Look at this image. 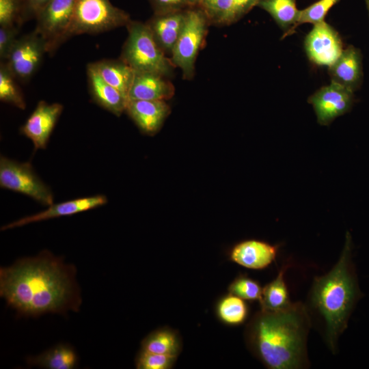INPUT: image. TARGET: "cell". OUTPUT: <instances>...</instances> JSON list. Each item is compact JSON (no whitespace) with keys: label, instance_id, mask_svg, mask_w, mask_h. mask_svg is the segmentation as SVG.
Segmentation results:
<instances>
[{"label":"cell","instance_id":"1","mask_svg":"<svg viewBox=\"0 0 369 369\" xmlns=\"http://www.w3.org/2000/svg\"><path fill=\"white\" fill-rule=\"evenodd\" d=\"M74 268L47 251L0 270V295L18 312L36 316L76 310Z\"/></svg>","mask_w":369,"mask_h":369},{"label":"cell","instance_id":"2","mask_svg":"<svg viewBox=\"0 0 369 369\" xmlns=\"http://www.w3.org/2000/svg\"><path fill=\"white\" fill-rule=\"evenodd\" d=\"M310 326L308 311L302 303H291L276 311L261 310L247 327L246 341L268 368H302L308 364L306 345Z\"/></svg>","mask_w":369,"mask_h":369},{"label":"cell","instance_id":"3","mask_svg":"<svg viewBox=\"0 0 369 369\" xmlns=\"http://www.w3.org/2000/svg\"><path fill=\"white\" fill-rule=\"evenodd\" d=\"M363 296L353 261L352 238L347 232L339 260L328 273L314 279L310 295L312 306L324 320L325 339L333 352Z\"/></svg>","mask_w":369,"mask_h":369},{"label":"cell","instance_id":"4","mask_svg":"<svg viewBox=\"0 0 369 369\" xmlns=\"http://www.w3.org/2000/svg\"><path fill=\"white\" fill-rule=\"evenodd\" d=\"M128 36L120 59L135 72H152L167 77L175 66L157 44L146 23L131 20L126 25Z\"/></svg>","mask_w":369,"mask_h":369},{"label":"cell","instance_id":"5","mask_svg":"<svg viewBox=\"0 0 369 369\" xmlns=\"http://www.w3.org/2000/svg\"><path fill=\"white\" fill-rule=\"evenodd\" d=\"M129 14L109 0H77L64 41L83 33L96 34L127 25Z\"/></svg>","mask_w":369,"mask_h":369},{"label":"cell","instance_id":"6","mask_svg":"<svg viewBox=\"0 0 369 369\" xmlns=\"http://www.w3.org/2000/svg\"><path fill=\"white\" fill-rule=\"evenodd\" d=\"M208 23L200 8L187 10L184 26L171 53L172 62L181 69L186 79H191L194 74L196 57L206 36Z\"/></svg>","mask_w":369,"mask_h":369},{"label":"cell","instance_id":"7","mask_svg":"<svg viewBox=\"0 0 369 369\" xmlns=\"http://www.w3.org/2000/svg\"><path fill=\"white\" fill-rule=\"evenodd\" d=\"M0 186L26 195L44 205L53 204L52 192L35 174L29 163H18L1 156Z\"/></svg>","mask_w":369,"mask_h":369},{"label":"cell","instance_id":"8","mask_svg":"<svg viewBox=\"0 0 369 369\" xmlns=\"http://www.w3.org/2000/svg\"><path fill=\"white\" fill-rule=\"evenodd\" d=\"M77 0H51L36 17L35 31L46 42L52 54L64 42L70 25Z\"/></svg>","mask_w":369,"mask_h":369},{"label":"cell","instance_id":"9","mask_svg":"<svg viewBox=\"0 0 369 369\" xmlns=\"http://www.w3.org/2000/svg\"><path fill=\"white\" fill-rule=\"evenodd\" d=\"M45 53L46 42L34 30L16 40L5 62L16 79L25 81L38 69Z\"/></svg>","mask_w":369,"mask_h":369},{"label":"cell","instance_id":"10","mask_svg":"<svg viewBox=\"0 0 369 369\" xmlns=\"http://www.w3.org/2000/svg\"><path fill=\"white\" fill-rule=\"evenodd\" d=\"M354 92L331 81L310 96L308 102L314 108L318 123L328 126L336 118L348 112L355 101Z\"/></svg>","mask_w":369,"mask_h":369},{"label":"cell","instance_id":"11","mask_svg":"<svg viewBox=\"0 0 369 369\" xmlns=\"http://www.w3.org/2000/svg\"><path fill=\"white\" fill-rule=\"evenodd\" d=\"M305 49L311 62L328 67L337 61L344 50L338 32L325 20L314 25L305 39Z\"/></svg>","mask_w":369,"mask_h":369},{"label":"cell","instance_id":"12","mask_svg":"<svg viewBox=\"0 0 369 369\" xmlns=\"http://www.w3.org/2000/svg\"><path fill=\"white\" fill-rule=\"evenodd\" d=\"M62 110L59 103L49 104L40 100L20 128L21 133L32 141L35 150L46 148Z\"/></svg>","mask_w":369,"mask_h":369},{"label":"cell","instance_id":"13","mask_svg":"<svg viewBox=\"0 0 369 369\" xmlns=\"http://www.w3.org/2000/svg\"><path fill=\"white\" fill-rule=\"evenodd\" d=\"M107 202V199L105 195H96L77 198L59 204H53L49 206V207L46 210L5 225L2 227L1 230L12 229L34 222L74 215L101 206Z\"/></svg>","mask_w":369,"mask_h":369},{"label":"cell","instance_id":"14","mask_svg":"<svg viewBox=\"0 0 369 369\" xmlns=\"http://www.w3.org/2000/svg\"><path fill=\"white\" fill-rule=\"evenodd\" d=\"M279 245L250 239L236 244L230 258L234 262L250 269H263L275 260Z\"/></svg>","mask_w":369,"mask_h":369},{"label":"cell","instance_id":"15","mask_svg":"<svg viewBox=\"0 0 369 369\" xmlns=\"http://www.w3.org/2000/svg\"><path fill=\"white\" fill-rule=\"evenodd\" d=\"M131 119L144 133L153 135L162 126L170 109L165 100H128L126 110Z\"/></svg>","mask_w":369,"mask_h":369},{"label":"cell","instance_id":"16","mask_svg":"<svg viewBox=\"0 0 369 369\" xmlns=\"http://www.w3.org/2000/svg\"><path fill=\"white\" fill-rule=\"evenodd\" d=\"M329 72L331 81L346 87L355 92L362 81V56L360 51L353 46L344 49L337 61L330 67Z\"/></svg>","mask_w":369,"mask_h":369},{"label":"cell","instance_id":"17","mask_svg":"<svg viewBox=\"0 0 369 369\" xmlns=\"http://www.w3.org/2000/svg\"><path fill=\"white\" fill-rule=\"evenodd\" d=\"M187 10L154 14L146 23L155 40L165 53H172L183 29Z\"/></svg>","mask_w":369,"mask_h":369},{"label":"cell","instance_id":"18","mask_svg":"<svg viewBox=\"0 0 369 369\" xmlns=\"http://www.w3.org/2000/svg\"><path fill=\"white\" fill-rule=\"evenodd\" d=\"M86 70L90 93L94 102L117 116L126 111L128 99L105 82L91 63Z\"/></svg>","mask_w":369,"mask_h":369},{"label":"cell","instance_id":"19","mask_svg":"<svg viewBox=\"0 0 369 369\" xmlns=\"http://www.w3.org/2000/svg\"><path fill=\"white\" fill-rule=\"evenodd\" d=\"M174 93L173 85L164 77L152 72H135L128 100H166Z\"/></svg>","mask_w":369,"mask_h":369},{"label":"cell","instance_id":"20","mask_svg":"<svg viewBox=\"0 0 369 369\" xmlns=\"http://www.w3.org/2000/svg\"><path fill=\"white\" fill-rule=\"evenodd\" d=\"M98 74L108 84L118 90L128 99L135 72L121 59H102L91 63Z\"/></svg>","mask_w":369,"mask_h":369},{"label":"cell","instance_id":"21","mask_svg":"<svg viewBox=\"0 0 369 369\" xmlns=\"http://www.w3.org/2000/svg\"><path fill=\"white\" fill-rule=\"evenodd\" d=\"M289 266L288 264H284L276 277L262 288L261 299L259 301L261 310H279L291 303L284 279L286 271Z\"/></svg>","mask_w":369,"mask_h":369},{"label":"cell","instance_id":"22","mask_svg":"<svg viewBox=\"0 0 369 369\" xmlns=\"http://www.w3.org/2000/svg\"><path fill=\"white\" fill-rule=\"evenodd\" d=\"M31 366L48 369H72L77 366L78 358L70 346L59 344L42 354L27 360Z\"/></svg>","mask_w":369,"mask_h":369},{"label":"cell","instance_id":"23","mask_svg":"<svg viewBox=\"0 0 369 369\" xmlns=\"http://www.w3.org/2000/svg\"><path fill=\"white\" fill-rule=\"evenodd\" d=\"M257 6L267 12L277 24L286 31L285 36L296 27L300 12L296 0H260Z\"/></svg>","mask_w":369,"mask_h":369},{"label":"cell","instance_id":"24","mask_svg":"<svg viewBox=\"0 0 369 369\" xmlns=\"http://www.w3.org/2000/svg\"><path fill=\"white\" fill-rule=\"evenodd\" d=\"M141 350L178 356L180 351V342L177 333L172 330L161 329L152 332L144 339Z\"/></svg>","mask_w":369,"mask_h":369},{"label":"cell","instance_id":"25","mask_svg":"<svg viewBox=\"0 0 369 369\" xmlns=\"http://www.w3.org/2000/svg\"><path fill=\"white\" fill-rule=\"evenodd\" d=\"M197 6L210 23L230 25L238 20L234 0H202Z\"/></svg>","mask_w":369,"mask_h":369},{"label":"cell","instance_id":"26","mask_svg":"<svg viewBox=\"0 0 369 369\" xmlns=\"http://www.w3.org/2000/svg\"><path fill=\"white\" fill-rule=\"evenodd\" d=\"M217 313L224 323L237 325L246 320L248 308L244 299L230 293L219 302Z\"/></svg>","mask_w":369,"mask_h":369},{"label":"cell","instance_id":"27","mask_svg":"<svg viewBox=\"0 0 369 369\" xmlns=\"http://www.w3.org/2000/svg\"><path fill=\"white\" fill-rule=\"evenodd\" d=\"M16 78L5 62L0 64V100L18 109L26 107L23 95L16 83Z\"/></svg>","mask_w":369,"mask_h":369},{"label":"cell","instance_id":"28","mask_svg":"<svg viewBox=\"0 0 369 369\" xmlns=\"http://www.w3.org/2000/svg\"><path fill=\"white\" fill-rule=\"evenodd\" d=\"M229 292L244 300L260 301L262 288L254 279L239 276L229 286Z\"/></svg>","mask_w":369,"mask_h":369},{"label":"cell","instance_id":"29","mask_svg":"<svg viewBox=\"0 0 369 369\" xmlns=\"http://www.w3.org/2000/svg\"><path fill=\"white\" fill-rule=\"evenodd\" d=\"M340 0H319L309 7L300 10L296 27L303 23L316 25L322 21L329 10Z\"/></svg>","mask_w":369,"mask_h":369},{"label":"cell","instance_id":"30","mask_svg":"<svg viewBox=\"0 0 369 369\" xmlns=\"http://www.w3.org/2000/svg\"><path fill=\"white\" fill-rule=\"evenodd\" d=\"M177 356L158 354L141 350L136 358L138 369H169L172 368Z\"/></svg>","mask_w":369,"mask_h":369},{"label":"cell","instance_id":"31","mask_svg":"<svg viewBox=\"0 0 369 369\" xmlns=\"http://www.w3.org/2000/svg\"><path fill=\"white\" fill-rule=\"evenodd\" d=\"M20 10V0H0V27L18 26Z\"/></svg>","mask_w":369,"mask_h":369},{"label":"cell","instance_id":"32","mask_svg":"<svg viewBox=\"0 0 369 369\" xmlns=\"http://www.w3.org/2000/svg\"><path fill=\"white\" fill-rule=\"evenodd\" d=\"M19 26L0 27V58L6 61L14 44L18 39Z\"/></svg>","mask_w":369,"mask_h":369},{"label":"cell","instance_id":"33","mask_svg":"<svg viewBox=\"0 0 369 369\" xmlns=\"http://www.w3.org/2000/svg\"><path fill=\"white\" fill-rule=\"evenodd\" d=\"M51 0H20L18 26L35 19L38 14Z\"/></svg>","mask_w":369,"mask_h":369},{"label":"cell","instance_id":"34","mask_svg":"<svg viewBox=\"0 0 369 369\" xmlns=\"http://www.w3.org/2000/svg\"><path fill=\"white\" fill-rule=\"evenodd\" d=\"M154 14L183 10L189 6L187 0H150Z\"/></svg>","mask_w":369,"mask_h":369},{"label":"cell","instance_id":"35","mask_svg":"<svg viewBox=\"0 0 369 369\" xmlns=\"http://www.w3.org/2000/svg\"><path fill=\"white\" fill-rule=\"evenodd\" d=\"M237 16L240 19L248 13L254 7L257 6L260 0H234Z\"/></svg>","mask_w":369,"mask_h":369},{"label":"cell","instance_id":"36","mask_svg":"<svg viewBox=\"0 0 369 369\" xmlns=\"http://www.w3.org/2000/svg\"><path fill=\"white\" fill-rule=\"evenodd\" d=\"M202 0H187L189 6H196L200 4Z\"/></svg>","mask_w":369,"mask_h":369},{"label":"cell","instance_id":"37","mask_svg":"<svg viewBox=\"0 0 369 369\" xmlns=\"http://www.w3.org/2000/svg\"><path fill=\"white\" fill-rule=\"evenodd\" d=\"M366 4H367L368 8H369V0H366Z\"/></svg>","mask_w":369,"mask_h":369},{"label":"cell","instance_id":"38","mask_svg":"<svg viewBox=\"0 0 369 369\" xmlns=\"http://www.w3.org/2000/svg\"><path fill=\"white\" fill-rule=\"evenodd\" d=\"M368 11H369V8H368Z\"/></svg>","mask_w":369,"mask_h":369}]
</instances>
